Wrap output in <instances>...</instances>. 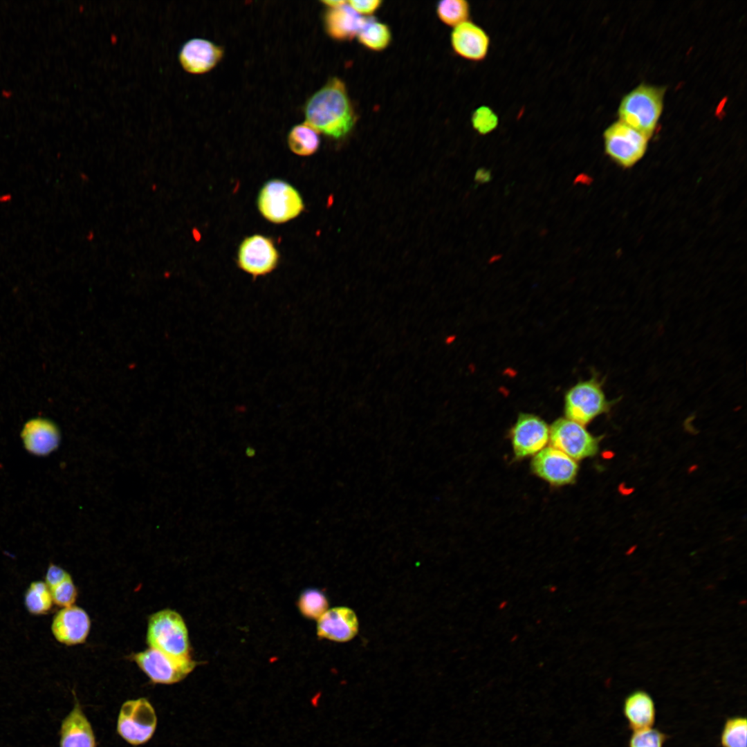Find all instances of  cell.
Here are the masks:
<instances>
[{
	"label": "cell",
	"mask_w": 747,
	"mask_h": 747,
	"mask_svg": "<svg viewBox=\"0 0 747 747\" xmlns=\"http://www.w3.org/2000/svg\"><path fill=\"white\" fill-rule=\"evenodd\" d=\"M665 739V734L653 727L633 731L629 747H663Z\"/></svg>",
	"instance_id": "cell-28"
},
{
	"label": "cell",
	"mask_w": 747,
	"mask_h": 747,
	"mask_svg": "<svg viewBox=\"0 0 747 747\" xmlns=\"http://www.w3.org/2000/svg\"><path fill=\"white\" fill-rule=\"evenodd\" d=\"M147 642L150 648L171 656L190 657L186 625L182 616L174 610H160L150 616Z\"/></svg>",
	"instance_id": "cell-3"
},
{
	"label": "cell",
	"mask_w": 747,
	"mask_h": 747,
	"mask_svg": "<svg viewBox=\"0 0 747 747\" xmlns=\"http://www.w3.org/2000/svg\"><path fill=\"white\" fill-rule=\"evenodd\" d=\"M301 613L311 619H319L328 609V600L324 594L317 589L304 591L299 599Z\"/></svg>",
	"instance_id": "cell-26"
},
{
	"label": "cell",
	"mask_w": 747,
	"mask_h": 747,
	"mask_svg": "<svg viewBox=\"0 0 747 747\" xmlns=\"http://www.w3.org/2000/svg\"><path fill=\"white\" fill-rule=\"evenodd\" d=\"M69 576L71 575L64 569L55 564H50L47 569L45 583L50 589L63 582Z\"/></svg>",
	"instance_id": "cell-30"
},
{
	"label": "cell",
	"mask_w": 747,
	"mask_h": 747,
	"mask_svg": "<svg viewBox=\"0 0 747 747\" xmlns=\"http://www.w3.org/2000/svg\"><path fill=\"white\" fill-rule=\"evenodd\" d=\"M450 38L454 51L465 59L480 62L488 55L490 37L481 27L472 21L468 20L455 26Z\"/></svg>",
	"instance_id": "cell-16"
},
{
	"label": "cell",
	"mask_w": 747,
	"mask_h": 747,
	"mask_svg": "<svg viewBox=\"0 0 747 747\" xmlns=\"http://www.w3.org/2000/svg\"><path fill=\"white\" fill-rule=\"evenodd\" d=\"M358 620L355 612L346 607L327 610L319 619L317 635L336 642L351 640L358 631Z\"/></svg>",
	"instance_id": "cell-17"
},
{
	"label": "cell",
	"mask_w": 747,
	"mask_h": 747,
	"mask_svg": "<svg viewBox=\"0 0 747 747\" xmlns=\"http://www.w3.org/2000/svg\"><path fill=\"white\" fill-rule=\"evenodd\" d=\"M664 93L663 87L640 84L622 98L619 120L651 138L663 111Z\"/></svg>",
	"instance_id": "cell-2"
},
{
	"label": "cell",
	"mask_w": 747,
	"mask_h": 747,
	"mask_svg": "<svg viewBox=\"0 0 747 747\" xmlns=\"http://www.w3.org/2000/svg\"><path fill=\"white\" fill-rule=\"evenodd\" d=\"M470 5L464 0H444L436 8L439 19L446 25L456 26L468 21L470 16Z\"/></svg>",
	"instance_id": "cell-24"
},
{
	"label": "cell",
	"mask_w": 747,
	"mask_h": 747,
	"mask_svg": "<svg viewBox=\"0 0 747 747\" xmlns=\"http://www.w3.org/2000/svg\"><path fill=\"white\" fill-rule=\"evenodd\" d=\"M322 3L326 6L329 8H333L340 6L346 3L347 1L341 0H325L322 1Z\"/></svg>",
	"instance_id": "cell-32"
},
{
	"label": "cell",
	"mask_w": 747,
	"mask_h": 747,
	"mask_svg": "<svg viewBox=\"0 0 747 747\" xmlns=\"http://www.w3.org/2000/svg\"><path fill=\"white\" fill-rule=\"evenodd\" d=\"M289 149L302 156L313 154L320 146L318 132L306 122L298 124L290 130L288 138Z\"/></svg>",
	"instance_id": "cell-21"
},
{
	"label": "cell",
	"mask_w": 747,
	"mask_h": 747,
	"mask_svg": "<svg viewBox=\"0 0 747 747\" xmlns=\"http://www.w3.org/2000/svg\"><path fill=\"white\" fill-rule=\"evenodd\" d=\"M357 36L361 44L373 50L386 48L391 39L389 28L374 18L365 19Z\"/></svg>",
	"instance_id": "cell-22"
},
{
	"label": "cell",
	"mask_w": 747,
	"mask_h": 747,
	"mask_svg": "<svg viewBox=\"0 0 747 747\" xmlns=\"http://www.w3.org/2000/svg\"><path fill=\"white\" fill-rule=\"evenodd\" d=\"M80 178L83 182H87L89 180V176L83 172L80 173Z\"/></svg>",
	"instance_id": "cell-35"
},
{
	"label": "cell",
	"mask_w": 747,
	"mask_h": 747,
	"mask_svg": "<svg viewBox=\"0 0 747 747\" xmlns=\"http://www.w3.org/2000/svg\"><path fill=\"white\" fill-rule=\"evenodd\" d=\"M549 439L552 447L575 460L594 456L600 441L584 425L566 418L553 422L549 429Z\"/></svg>",
	"instance_id": "cell-9"
},
{
	"label": "cell",
	"mask_w": 747,
	"mask_h": 747,
	"mask_svg": "<svg viewBox=\"0 0 747 747\" xmlns=\"http://www.w3.org/2000/svg\"><path fill=\"white\" fill-rule=\"evenodd\" d=\"M21 438L26 450L32 454L44 456L58 446L60 434L52 421L37 418L28 421L21 432Z\"/></svg>",
	"instance_id": "cell-18"
},
{
	"label": "cell",
	"mask_w": 747,
	"mask_h": 747,
	"mask_svg": "<svg viewBox=\"0 0 747 747\" xmlns=\"http://www.w3.org/2000/svg\"><path fill=\"white\" fill-rule=\"evenodd\" d=\"M516 458L539 452L549 439V428L544 420L531 414H520L510 431Z\"/></svg>",
	"instance_id": "cell-11"
},
{
	"label": "cell",
	"mask_w": 747,
	"mask_h": 747,
	"mask_svg": "<svg viewBox=\"0 0 747 747\" xmlns=\"http://www.w3.org/2000/svg\"><path fill=\"white\" fill-rule=\"evenodd\" d=\"M279 261V253L274 242L261 234H253L241 243L237 254L239 267L254 277L265 276L273 271Z\"/></svg>",
	"instance_id": "cell-10"
},
{
	"label": "cell",
	"mask_w": 747,
	"mask_h": 747,
	"mask_svg": "<svg viewBox=\"0 0 747 747\" xmlns=\"http://www.w3.org/2000/svg\"><path fill=\"white\" fill-rule=\"evenodd\" d=\"M304 111L306 124L317 132L336 139L346 136L356 122L345 84L336 77L310 97Z\"/></svg>",
	"instance_id": "cell-1"
},
{
	"label": "cell",
	"mask_w": 747,
	"mask_h": 747,
	"mask_svg": "<svg viewBox=\"0 0 747 747\" xmlns=\"http://www.w3.org/2000/svg\"><path fill=\"white\" fill-rule=\"evenodd\" d=\"M347 3L359 15H371L378 9L382 1L379 0H351L347 1Z\"/></svg>",
	"instance_id": "cell-31"
},
{
	"label": "cell",
	"mask_w": 747,
	"mask_h": 747,
	"mask_svg": "<svg viewBox=\"0 0 747 747\" xmlns=\"http://www.w3.org/2000/svg\"><path fill=\"white\" fill-rule=\"evenodd\" d=\"M59 747H97L92 724L75 696L71 711L62 720Z\"/></svg>",
	"instance_id": "cell-15"
},
{
	"label": "cell",
	"mask_w": 747,
	"mask_h": 747,
	"mask_svg": "<svg viewBox=\"0 0 747 747\" xmlns=\"http://www.w3.org/2000/svg\"><path fill=\"white\" fill-rule=\"evenodd\" d=\"M223 56V49L214 42L192 38L181 46L178 59L183 68L192 74H203L214 68Z\"/></svg>",
	"instance_id": "cell-13"
},
{
	"label": "cell",
	"mask_w": 747,
	"mask_h": 747,
	"mask_svg": "<svg viewBox=\"0 0 747 747\" xmlns=\"http://www.w3.org/2000/svg\"><path fill=\"white\" fill-rule=\"evenodd\" d=\"M94 237H95V233L92 230L89 231L87 232V234H86V237H85L87 241H93L94 239Z\"/></svg>",
	"instance_id": "cell-33"
},
{
	"label": "cell",
	"mask_w": 747,
	"mask_h": 747,
	"mask_svg": "<svg viewBox=\"0 0 747 747\" xmlns=\"http://www.w3.org/2000/svg\"><path fill=\"white\" fill-rule=\"evenodd\" d=\"M261 214L275 223L289 221L304 210L299 192L292 185L281 179H271L261 187L257 197Z\"/></svg>",
	"instance_id": "cell-6"
},
{
	"label": "cell",
	"mask_w": 747,
	"mask_h": 747,
	"mask_svg": "<svg viewBox=\"0 0 747 747\" xmlns=\"http://www.w3.org/2000/svg\"><path fill=\"white\" fill-rule=\"evenodd\" d=\"M531 468L537 476L554 486L573 482L578 472L574 459L552 446L537 453L532 460Z\"/></svg>",
	"instance_id": "cell-12"
},
{
	"label": "cell",
	"mask_w": 747,
	"mask_h": 747,
	"mask_svg": "<svg viewBox=\"0 0 747 747\" xmlns=\"http://www.w3.org/2000/svg\"><path fill=\"white\" fill-rule=\"evenodd\" d=\"M151 189L152 191L155 192L157 190V185L155 183H152L151 185Z\"/></svg>",
	"instance_id": "cell-36"
},
{
	"label": "cell",
	"mask_w": 747,
	"mask_h": 747,
	"mask_svg": "<svg viewBox=\"0 0 747 747\" xmlns=\"http://www.w3.org/2000/svg\"><path fill=\"white\" fill-rule=\"evenodd\" d=\"M623 713L633 731L652 728L656 719L654 700L643 690L634 691L626 697Z\"/></svg>",
	"instance_id": "cell-20"
},
{
	"label": "cell",
	"mask_w": 747,
	"mask_h": 747,
	"mask_svg": "<svg viewBox=\"0 0 747 747\" xmlns=\"http://www.w3.org/2000/svg\"><path fill=\"white\" fill-rule=\"evenodd\" d=\"M54 603L64 607L72 606L77 598V589L71 576L49 589Z\"/></svg>",
	"instance_id": "cell-29"
},
{
	"label": "cell",
	"mask_w": 747,
	"mask_h": 747,
	"mask_svg": "<svg viewBox=\"0 0 747 747\" xmlns=\"http://www.w3.org/2000/svg\"><path fill=\"white\" fill-rule=\"evenodd\" d=\"M473 129L481 135L488 134L495 131L499 124V118L494 110L488 106L477 108L471 116Z\"/></svg>",
	"instance_id": "cell-27"
},
{
	"label": "cell",
	"mask_w": 747,
	"mask_h": 747,
	"mask_svg": "<svg viewBox=\"0 0 747 747\" xmlns=\"http://www.w3.org/2000/svg\"><path fill=\"white\" fill-rule=\"evenodd\" d=\"M747 721L744 717L726 720L721 735L722 747H746Z\"/></svg>",
	"instance_id": "cell-25"
},
{
	"label": "cell",
	"mask_w": 747,
	"mask_h": 747,
	"mask_svg": "<svg viewBox=\"0 0 747 747\" xmlns=\"http://www.w3.org/2000/svg\"><path fill=\"white\" fill-rule=\"evenodd\" d=\"M598 376L578 382L564 395L566 418L585 425L597 416L609 411L614 402L609 401Z\"/></svg>",
	"instance_id": "cell-5"
},
{
	"label": "cell",
	"mask_w": 747,
	"mask_h": 747,
	"mask_svg": "<svg viewBox=\"0 0 747 747\" xmlns=\"http://www.w3.org/2000/svg\"><path fill=\"white\" fill-rule=\"evenodd\" d=\"M50 591L46 584L42 581L33 582L28 588L24 603L28 611L34 615L48 613L53 605Z\"/></svg>",
	"instance_id": "cell-23"
},
{
	"label": "cell",
	"mask_w": 747,
	"mask_h": 747,
	"mask_svg": "<svg viewBox=\"0 0 747 747\" xmlns=\"http://www.w3.org/2000/svg\"><path fill=\"white\" fill-rule=\"evenodd\" d=\"M133 661L154 684L172 685L185 679L196 666L189 658H176L149 648L133 655Z\"/></svg>",
	"instance_id": "cell-7"
},
{
	"label": "cell",
	"mask_w": 747,
	"mask_h": 747,
	"mask_svg": "<svg viewBox=\"0 0 747 747\" xmlns=\"http://www.w3.org/2000/svg\"><path fill=\"white\" fill-rule=\"evenodd\" d=\"M91 620L87 613L77 606L60 609L54 616L51 631L55 639L67 645L84 643L90 631Z\"/></svg>",
	"instance_id": "cell-14"
},
{
	"label": "cell",
	"mask_w": 747,
	"mask_h": 747,
	"mask_svg": "<svg viewBox=\"0 0 747 747\" xmlns=\"http://www.w3.org/2000/svg\"><path fill=\"white\" fill-rule=\"evenodd\" d=\"M603 138L607 154L625 168L632 167L643 158L649 139L620 120L609 126Z\"/></svg>",
	"instance_id": "cell-8"
},
{
	"label": "cell",
	"mask_w": 747,
	"mask_h": 747,
	"mask_svg": "<svg viewBox=\"0 0 747 747\" xmlns=\"http://www.w3.org/2000/svg\"><path fill=\"white\" fill-rule=\"evenodd\" d=\"M347 3L336 8H328L324 15V25L326 33L337 40L353 39L358 35L366 19L354 11Z\"/></svg>",
	"instance_id": "cell-19"
},
{
	"label": "cell",
	"mask_w": 747,
	"mask_h": 747,
	"mask_svg": "<svg viewBox=\"0 0 747 747\" xmlns=\"http://www.w3.org/2000/svg\"><path fill=\"white\" fill-rule=\"evenodd\" d=\"M158 726V717L153 704L145 697L128 699L121 705L116 721V732L125 742L133 746L148 743Z\"/></svg>",
	"instance_id": "cell-4"
},
{
	"label": "cell",
	"mask_w": 747,
	"mask_h": 747,
	"mask_svg": "<svg viewBox=\"0 0 747 747\" xmlns=\"http://www.w3.org/2000/svg\"><path fill=\"white\" fill-rule=\"evenodd\" d=\"M10 199H11V196L10 194H4V195H2V196H0V202L1 203L8 202Z\"/></svg>",
	"instance_id": "cell-34"
}]
</instances>
